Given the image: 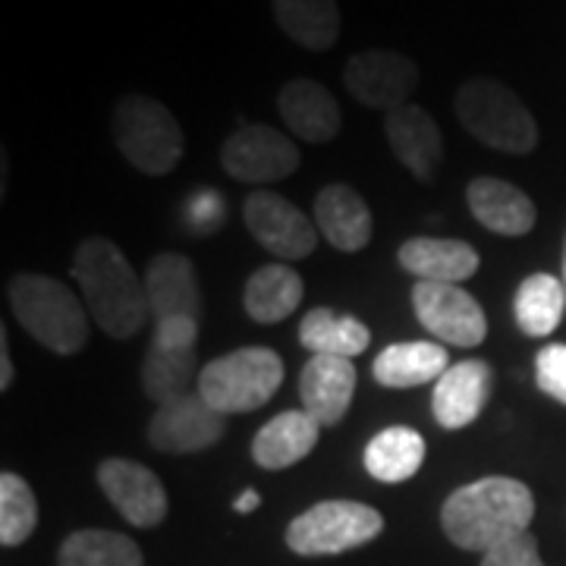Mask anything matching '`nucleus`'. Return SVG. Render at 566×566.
I'll return each instance as SVG.
<instances>
[{
  "label": "nucleus",
  "mask_w": 566,
  "mask_h": 566,
  "mask_svg": "<svg viewBox=\"0 0 566 566\" xmlns=\"http://www.w3.org/2000/svg\"><path fill=\"white\" fill-rule=\"evenodd\" d=\"M283 385V359L268 346H243L208 363L196 390L221 416L255 412Z\"/></svg>",
  "instance_id": "6"
},
{
  "label": "nucleus",
  "mask_w": 566,
  "mask_h": 566,
  "mask_svg": "<svg viewBox=\"0 0 566 566\" xmlns=\"http://www.w3.org/2000/svg\"><path fill=\"white\" fill-rule=\"evenodd\" d=\"M300 344L312 356H340L353 359L368 349L371 331L353 315H337L331 308H312L300 324Z\"/></svg>",
  "instance_id": "28"
},
{
  "label": "nucleus",
  "mask_w": 566,
  "mask_h": 566,
  "mask_svg": "<svg viewBox=\"0 0 566 566\" xmlns=\"http://www.w3.org/2000/svg\"><path fill=\"white\" fill-rule=\"evenodd\" d=\"M564 281H566V240H564Z\"/></svg>",
  "instance_id": "37"
},
{
  "label": "nucleus",
  "mask_w": 566,
  "mask_h": 566,
  "mask_svg": "<svg viewBox=\"0 0 566 566\" xmlns=\"http://www.w3.org/2000/svg\"><path fill=\"white\" fill-rule=\"evenodd\" d=\"M7 296L17 322L51 353L73 356L88 344V312L63 281L48 274H17Z\"/></svg>",
  "instance_id": "3"
},
{
  "label": "nucleus",
  "mask_w": 566,
  "mask_h": 566,
  "mask_svg": "<svg viewBox=\"0 0 566 566\" xmlns=\"http://www.w3.org/2000/svg\"><path fill=\"white\" fill-rule=\"evenodd\" d=\"M447 368H450V356L444 346L428 344V340H406V344L385 346L371 363V375L381 387L406 390V387L438 381Z\"/></svg>",
  "instance_id": "24"
},
{
  "label": "nucleus",
  "mask_w": 566,
  "mask_h": 566,
  "mask_svg": "<svg viewBox=\"0 0 566 566\" xmlns=\"http://www.w3.org/2000/svg\"><path fill=\"white\" fill-rule=\"evenodd\" d=\"M356 397V365L340 356H312L300 371L303 409L322 424H340Z\"/></svg>",
  "instance_id": "18"
},
{
  "label": "nucleus",
  "mask_w": 566,
  "mask_h": 566,
  "mask_svg": "<svg viewBox=\"0 0 566 566\" xmlns=\"http://www.w3.org/2000/svg\"><path fill=\"white\" fill-rule=\"evenodd\" d=\"M472 218L497 237H526L535 227V202L513 182L497 177H475L465 189Z\"/></svg>",
  "instance_id": "19"
},
{
  "label": "nucleus",
  "mask_w": 566,
  "mask_h": 566,
  "mask_svg": "<svg viewBox=\"0 0 566 566\" xmlns=\"http://www.w3.org/2000/svg\"><path fill=\"white\" fill-rule=\"evenodd\" d=\"M422 82L419 63L400 51L371 48L353 54L344 66L346 92L371 111H397L409 104Z\"/></svg>",
  "instance_id": "9"
},
{
  "label": "nucleus",
  "mask_w": 566,
  "mask_h": 566,
  "mask_svg": "<svg viewBox=\"0 0 566 566\" xmlns=\"http://www.w3.org/2000/svg\"><path fill=\"white\" fill-rule=\"evenodd\" d=\"M73 281L80 283L82 300L88 305L92 322L114 340L136 337L151 318L145 281L126 262L123 249L114 240L88 237L73 255Z\"/></svg>",
  "instance_id": "2"
},
{
  "label": "nucleus",
  "mask_w": 566,
  "mask_h": 566,
  "mask_svg": "<svg viewBox=\"0 0 566 566\" xmlns=\"http://www.w3.org/2000/svg\"><path fill=\"white\" fill-rule=\"evenodd\" d=\"M457 120L472 139L506 155H528L538 145V123L523 98L501 80L475 76L457 92Z\"/></svg>",
  "instance_id": "4"
},
{
  "label": "nucleus",
  "mask_w": 566,
  "mask_h": 566,
  "mask_svg": "<svg viewBox=\"0 0 566 566\" xmlns=\"http://www.w3.org/2000/svg\"><path fill=\"white\" fill-rule=\"evenodd\" d=\"M385 516L359 501H322L286 526V547L300 557H331L375 542Z\"/></svg>",
  "instance_id": "7"
},
{
  "label": "nucleus",
  "mask_w": 566,
  "mask_h": 566,
  "mask_svg": "<svg viewBox=\"0 0 566 566\" xmlns=\"http://www.w3.org/2000/svg\"><path fill=\"white\" fill-rule=\"evenodd\" d=\"M111 136L120 155L145 177H167L177 170L186 151L180 120L170 114V107L151 95H123L114 117Z\"/></svg>",
  "instance_id": "5"
},
{
  "label": "nucleus",
  "mask_w": 566,
  "mask_h": 566,
  "mask_svg": "<svg viewBox=\"0 0 566 566\" xmlns=\"http://www.w3.org/2000/svg\"><path fill=\"white\" fill-rule=\"evenodd\" d=\"M243 221L252 240L281 262H303L318 245V223L308 221V214H303L290 199L268 189H255L245 196Z\"/></svg>",
  "instance_id": "10"
},
{
  "label": "nucleus",
  "mask_w": 566,
  "mask_h": 566,
  "mask_svg": "<svg viewBox=\"0 0 566 566\" xmlns=\"http://www.w3.org/2000/svg\"><path fill=\"white\" fill-rule=\"evenodd\" d=\"M535 497L526 482L510 475H488L457 488L441 506L447 538L463 551L491 554L494 547L520 538L532 526Z\"/></svg>",
  "instance_id": "1"
},
{
  "label": "nucleus",
  "mask_w": 566,
  "mask_h": 566,
  "mask_svg": "<svg viewBox=\"0 0 566 566\" xmlns=\"http://www.w3.org/2000/svg\"><path fill=\"white\" fill-rule=\"evenodd\" d=\"M199 375L202 368H199L196 346H170L151 337L139 371L142 390L151 403L164 406L192 394L199 385Z\"/></svg>",
  "instance_id": "23"
},
{
  "label": "nucleus",
  "mask_w": 566,
  "mask_h": 566,
  "mask_svg": "<svg viewBox=\"0 0 566 566\" xmlns=\"http://www.w3.org/2000/svg\"><path fill=\"white\" fill-rule=\"evenodd\" d=\"M39 526V501L17 472L0 475V545L20 547Z\"/></svg>",
  "instance_id": "31"
},
{
  "label": "nucleus",
  "mask_w": 566,
  "mask_h": 566,
  "mask_svg": "<svg viewBox=\"0 0 566 566\" xmlns=\"http://www.w3.org/2000/svg\"><path fill=\"white\" fill-rule=\"evenodd\" d=\"M57 566H145V557L123 532L80 528L61 545Z\"/></svg>",
  "instance_id": "30"
},
{
  "label": "nucleus",
  "mask_w": 566,
  "mask_h": 566,
  "mask_svg": "<svg viewBox=\"0 0 566 566\" xmlns=\"http://www.w3.org/2000/svg\"><path fill=\"white\" fill-rule=\"evenodd\" d=\"M491 390H494V371L485 359H463L450 365L434 381V394H431L434 422L444 431H460L472 424L491 400Z\"/></svg>",
  "instance_id": "15"
},
{
  "label": "nucleus",
  "mask_w": 566,
  "mask_h": 566,
  "mask_svg": "<svg viewBox=\"0 0 566 566\" xmlns=\"http://www.w3.org/2000/svg\"><path fill=\"white\" fill-rule=\"evenodd\" d=\"M142 281H145L148 308H151L155 322L170 318V315H189V318L202 322V286H199V274H196V264L189 255H182V252L155 255L145 268Z\"/></svg>",
  "instance_id": "16"
},
{
  "label": "nucleus",
  "mask_w": 566,
  "mask_h": 566,
  "mask_svg": "<svg viewBox=\"0 0 566 566\" xmlns=\"http://www.w3.org/2000/svg\"><path fill=\"white\" fill-rule=\"evenodd\" d=\"M283 126L308 145H327L340 136L344 111L337 98L315 80H290L277 95Z\"/></svg>",
  "instance_id": "17"
},
{
  "label": "nucleus",
  "mask_w": 566,
  "mask_h": 566,
  "mask_svg": "<svg viewBox=\"0 0 566 566\" xmlns=\"http://www.w3.org/2000/svg\"><path fill=\"white\" fill-rule=\"evenodd\" d=\"M262 504V494H259V491H255V488H245L243 494H240V497H237V501H233V510H237V513H252V510H255V506Z\"/></svg>",
  "instance_id": "36"
},
{
  "label": "nucleus",
  "mask_w": 566,
  "mask_h": 566,
  "mask_svg": "<svg viewBox=\"0 0 566 566\" xmlns=\"http://www.w3.org/2000/svg\"><path fill=\"white\" fill-rule=\"evenodd\" d=\"M155 340L170 346H196L199 344V318L189 315H170L155 322Z\"/></svg>",
  "instance_id": "34"
},
{
  "label": "nucleus",
  "mask_w": 566,
  "mask_h": 566,
  "mask_svg": "<svg viewBox=\"0 0 566 566\" xmlns=\"http://www.w3.org/2000/svg\"><path fill=\"white\" fill-rule=\"evenodd\" d=\"M363 460L375 482H385V485L409 482L424 463L422 434L406 424H390L365 444Z\"/></svg>",
  "instance_id": "27"
},
{
  "label": "nucleus",
  "mask_w": 566,
  "mask_h": 566,
  "mask_svg": "<svg viewBox=\"0 0 566 566\" xmlns=\"http://www.w3.org/2000/svg\"><path fill=\"white\" fill-rule=\"evenodd\" d=\"M223 434H227V416L205 403L199 390L158 406L145 431L148 444L170 457L202 453L208 447L221 444Z\"/></svg>",
  "instance_id": "12"
},
{
  "label": "nucleus",
  "mask_w": 566,
  "mask_h": 566,
  "mask_svg": "<svg viewBox=\"0 0 566 566\" xmlns=\"http://www.w3.org/2000/svg\"><path fill=\"white\" fill-rule=\"evenodd\" d=\"M482 566H545L542 554H538V542L532 532H523L520 538L506 542V545L494 547L491 554H485Z\"/></svg>",
  "instance_id": "33"
},
{
  "label": "nucleus",
  "mask_w": 566,
  "mask_h": 566,
  "mask_svg": "<svg viewBox=\"0 0 566 566\" xmlns=\"http://www.w3.org/2000/svg\"><path fill=\"white\" fill-rule=\"evenodd\" d=\"M315 223L337 252L353 255L371 243V211L365 199L346 182H331L315 196Z\"/></svg>",
  "instance_id": "20"
},
{
  "label": "nucleus",
  "mask_w": 566,
  "mask_h": 566,
  "mask_svg": "<svg viewBox=\"0 0 566 566\" xmlns=\"http://www.w3.org/2000/svg\"><path fill=\"white\" fill-rule=\"evenodd\" d=\"M397 262L419 283H460L469 281L479 271L482 259H479L475 245L463 243V240L412 237L400 245Z\"/></svg>",
  "instance_id": "21"
},
{
  "label": "nucleus",
  "mask_w": 566,
  "mask_h": 566,
  "mask_svg": "<svg viewBox=\"0 0 566 566\" xmlns=\"http://www.w3.org/2000/svg\"><path fill=\"white\" fill-rule=\"evenodd\" d=\"M385 136L397 161L416 180L431 182L444 164V136L434 117L419 104H403L385 117Z\"/></svg>",
  "instance_id": "14"
},
{
  "label": "nucleus",
  "mask_w": 566,
  "mask_h": 566,
  "mask_svg": "<svg viewBox=\"0 0 566 566\" xmlns=\"http://www.w3.org/2000/svg\"><path fill=\"white\" fill-rule=\"evenodd\" d=\"M271 10L283 35L305 51H331L340 39L337 0H271Z\"/></svg>",
  "instance_id": "26"
},
{
  "label": "nucleus",
  "mask_w": 566,
  "mask_h": 566,
  "mask_svg": "<svg viewBox=\"0 0 566 566\" xmlns=\"http://www.w3.org/2000/svg\"><path fill=\"white\" fill-rule=\"evenodd\" d=\"M303 293L305 283L300 271H293L283 262L264 264L245 281L243 308L245 315L259 324L286 322L303 303Z\"/></svg>",
  "instance_id": "25"
},
{
  "label": "nucleus",
  "mask_w": 566,
  "mask_h": 566,
  "mask_svg": "<svg viewBox=\"0 0 566 566\" xmlns=\"http://www.w3.org/2000/svg\"><path fill=\"white\" fill-rule=\"evenodd\" d=\"M13 385V356H10V340L7 331L0 334V390H10Z\"/></svg>",
  "instance_id": "35"
},
{
  "label": "nucleus",
  "mask_w": 566,
  "mask_h": 566,
  "mask_svg": "<svg viewBox=\"0 0 566 566\" xmlns=\"http://www.w3.org/2000/svg\"><path fill=\"white\" fill-rule=\"evenodd\" d=\"M318 438H322V424L305 409H286L259 428L252 441V460L268 472H281V469L303 463L318 447Z\"/></svg>",
  "instance_id": "22"
},
{
  "label": "nucleus",
  "mask_w": 566,
  "mask_h": 566,
  "mask_svg": "<svg viewBox=\"0 0 566 566\" xmlns=\"http://www.w3.org/2000/svg\"><path fill=\"white\" fill-rule=\"evenodd\" d=\"M535 381L542 394L566 406V344H551L535 356Z\"/></svg>",
  "instance_id": "32"
},
{
  "label": "nucleus",
  "mask_w": 566,
  "mask_h": 566,
  "mask_svg": "<svg viewBox=\"0 0 566 566\" xmlns=\"http://www.w3.org/2000/svg\"><path fill=\"white\" fill-rule=\"evenodd\" d=\"M416 318L441 344L472 349L488 337L485 308L460 283H416Z\"/></svg>",
  "instance_id": "11"
},
{
  "label": "nucleus",
  "mask_w": 566,
  "mask_h": 566,
  "mask_svg": "<svg viewBox=\"0 0 566 566\" xmlns=\"http://www.w3.org/2000/svg\"><path fill=\"white\" fill-rule=\"evenodd\" d=\"M566 308L564 281L551 274H528L513 296V315L526 337H547L557 331Z\"/></svg>",
  "instance_id": "29"
},
{
  "label": "nucleus",
  "mask_w": 566,
  "mask_h": 566,
  "mask_svg": "<svg viewBox=\"0 0 566 566\" xmlns=\"http://www.w3.org/2000/svg\"><path fill=\"white\" fill-rule=\"evenodd\" d=\"M95 475H98L104 497L117 506V513L129 526H161L167 516V488L148 465L123 460V457H107Z\"/></svg>",
  "instance_id": "13"
},
{
  "label": "nucleus",
  "mask_w": 566,
  "mask_h": 566,
  "mask_svg": "<svg viewBox=\"0 0 566 566\" xmlns=\"http://www.w3.org/2000/svg\"><path fill=\"white\" fill-rule=\"evenodd\" d=\"M303 155L296 142L268 123H243L221 145V167L240 182H277L296 174Z\"/></svg>",
  "instance_id": "8"
}]
</instances>
